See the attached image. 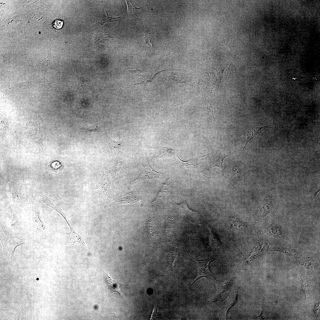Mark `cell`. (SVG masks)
<instances>
[{
    "instance_id": "obj_1",
    "label": "cell",
    "mask_w": 320,
    "mask_h": 320,
    "mask_svg": "<svg viewBox=\"0 0 320 320\" xmlns=\"http://www.w3.org/2000/svg\"><path fill=\"white\" fill-rule=\"evenodd\" d=\"M0 238L3 247V254L11 260L15 248L23 244L22 239L14 236H10L4 232L2 227L0 231Z\"/></svg>"
},
{
    "instance_id": "obj_2",
    "label": "cell",
    "mask_w": 320,
    "mask_h": 320,
    "mask_svg": "<svg viewBox=\"0 0 320 320\" xmlns=\"http://www.w3.org/2000/svg\"><path fill=\"white\" fill-rule=\"evenodd\" d=\"M189 256L195 260L198 265V276L194 282L190 286V288L192 285L198 280L201 278L205 277L208 279L214 280L215 278L214 274L210 270L209 265L215 260L213 257L203 260H198L193 257Z\"/></svg>"
},
{
    "instance_id": "obj_3",
    "label": "cell",
    "mask_w": 320,
    "mask_h": 320,
    "mask_svg": "<svg viewBox=\"0 0 320 320\" xmlns=\"http://www.w3.org/2000/svg\"><path fill=\"white\" fill-rule=\"evenodd\" d=\"M163 173L156 171L151 167L148 159L147 161L143 165L142 171L139 175L129 183L130 184H133L145 180L163 179Z\"/></svg>"
},
{
    "instance_id": "obj_4",
    "label": "cell",
    "mask_w": 320,
    "mask_h": 320,
    "mask_svg": "<svg viewBox=\"0 0 320 320\" xmlns=\"http://www.w3.org/2000/svg\"><path fill=\"white\" fill-rule=\"evenodd\" d=\"M233 284L232 279H226L218 285V289L212 303L222 302L225 300L230 295Z\"/></svg>"
},
{
    "instance_id": "obj_5",
    "label": "cell",
    "mask_w": 320,
    "mask_h": 320,
    "mask_svg": "<svg viewBox=\"0 0 320 320\" xmlns=\"http://www.w3.org/2000/svg\"><path fill=\"white\" fill-rule=\"evenodd\" d=\"M177 146L173 139L161 141L155 144L151 148L155 149L159 157H161L166 153L169 150L175 151Z\"/></svg>"
},
{
    "instance_id": "obj_6",
    "label": "cell",
    "mask_w": 320,
    "mask_h": 320,
    "mask_svg": "<svg viewBox=\"0 0 320 320\" xmlns=\"http://www.w3.org/2000/svg\"><path fill=\"white\" fill-rule=\"evenodd\" d=\"M144 200L143 197L139 194L137 192L134 190L132 192L127 193L125 196L118 200L111 205L126 204L141 205L140 203V201Z\"/></svg>"
},
{
    "instance_id": "obj_7",
    "label": "cell",
    "mask_w": 320,
    "mask_h": 320,
    "mask_svg": "<svg viewBox=\"0 0 320 320\" xmlns=\"http://www.w3.org/2000/svg\"><path fill=\"white\" fill-rule=\"evenodd\" d=\"M104 278L105 283L111 291V293L109 294V295L112 293L116 292L119 294L123 299L125 300L122 294L121 289L123 287L128 286L129 285L121 284L112 279L108 273H104Z\"/></svg>"
},
{
    "instance_id": "obj_8",
    "label": "cell",
    "mask_w": 320,
    "mask_h": 320,
    "mask_svg": "<svg viewBox=\"0 0 320 320\" xmlns=\"http://www.w3.org/2000/svg\"><path fill=\"white\" fill-rule=\"evenodd\" d=\"M179 161L181 166L186 171L189 173H193L199 162L204 159V156H201L199 157L191 159L189 160L185 161L181 160L178 156Z\"/></svg>"
},
{
    "instance_id": "obj_9",
    "label": "cell",
    "mask_w": 320,
    "mask_h": 320,
    "mask_svg": "<svg viewBox=\"0 0 320 320\" xmlns=\"http://www.w3.org/2000/svg\"><path fill=\"white\" fill-rule=\"evenodd\" d=\"M154 75L153 73L151 72L137 74L132 77L131 81L135 84H137L144 85L151 81Z\"/></svg>"
},
{
    "instance_id": "obj_10",
    "label": "cell",
    "mask_w": 320,
    "mask_h": 320,
    "mask_svg": "<svg viewBox=\"0 0 320 320\" xmlns=\"http://www.w3.org/2000/svg\"><path fill=\"white\" fill-rule=\"evenodd\" d=\"M223 305V311L227 317L228 311L231 308L237 303L238 300V293L236 291L233 292L226 299Z\"/></svg>"
},
{
    "instance_id": "obj_11",
    "label": "cell",
    "mask_w": 320,
    "mask_h": 320,
    "mask_svg": "<svg viewBox=\"0 0 320 320\" xmlns=\"http://www.w3.org/2000/svg\"><path fill=\"white\" fill-rule=\"evenodd\" d=\"M269 126H260L258 125H254L249 127L247 134V140L243 149L241 151L242 152L247 143L258 134L261 132V129L264 127H269Z\"/></svg>"
},
{
    "instance_id": "obj_12",
    "label": "cell",
    "mask_w": 320,
    "mask_h": 320,
    "mask_svg": "<svg viewBox=\"0 0 320 320\" xmlns=\"http://www.w3.org/2000/svg\"><path fill=\"white\" fill-rule=\"evenodd\" d=\"M207 224L210 231V244L207 249L209 250L219 249L221 247L222 243L217 234L213 230L208 223Z\"/></svg>"
},
{
    "instance_id": "obj_13",
    "label": "cell",
    "mask_w": 320,
    "mask_h": 320,
    "mask_svg": "<svg viewBox=\"0 0 320 320\" xmlns=\"http://www.w3.org/2000/svg\"><path fill=\"white\" fill-rule=\"evenodd\" d=\"M263 209V216L266 215L272 210L273 202L272 196L269 193H267L262 201Z\"/></svg>"
},
{
    "instance_id": "obj_14",
    "label": "cell",
    "mask_w": 320,
    "mask_h": 320,
    "mask_svg": "<svg viewBox=\"0 0 320 320\" xmlns=\"http://www.w3.org/2000/svg\"><path fill=\"white\" fill-rule=\"evenodd\" d=\"M105 137L108 145L111 148L118 149L124 145L125 141L124 139L116 140L110 138L106 135Z\"/></svg>"
},
{
    "instance_id": "obj_15",
    "label": "cell",
    "mask_w": 320,
    "mask_h": 320,
    "mask_svg": "<svg viewBox=\"0 0 320 320\" xmlns=\"http://www.w3.org/2000/svg\"><path fill=\"white\" fill-rule=\"evenodd\" d=\"M176 207H177L185 215L188 216H193L196 212L190 209L188 207L186 202L184 200L180 204L174 203Z\"/></svg>"
},
{
    "instance_id": "obj_16",
    "label": "cell",
    "mask_w": 320,
    "mask_h": 320,
    "mask_svg": "<svg viewBox=\"0 0 320 320\" xmlns=\"http://www.w3.org/2000/svg\"><path fill=\"white\" fill-rule=\"evenodd\" d=\"M231 225H234V226L231 227L233 228H234V229L238 230H241L240 228L242 227L245 228L247 227V224L245 222L239 220L237 218H231Z\"/></svg>"
},
{
    "instance_id": "obj_17",
    "label": "cell",
    "mask_w": 320,
    "mask_h": 320,
    "mask_svg": "<svg viewBox=\"0 0 320 320\" xmlns=\"http://www.w3.org/2000/svg\"><path fill=\"white\" fill-rule=\"evenodd\" d=\"M127 5V11L130 16H133L135 15L138 10L142 7H137L135 6L129 1L126 0Z\"/></svg>"
},
{
    "instance_id": "obj_18",
    "label": "cell",
    "mask_w": 320,
    "mask_h": 320,
    "mask_svg": "<svg viewBox=\"0 0 320 320\" xmlns=\"http://www.w3.org/2000/svg\"><path fill=\"white\" fill-rule=\"evenodd\" d=\"M105 15L103 16L100 19L99 23L102 25L104 24L106 22H113L115 21H119L117 19L123 18L121 17H112L109 16H108L106 14V12L105 11Z\"/></svg>"
},
{
    "instance_id": "obj_19",
    "label": "cell",
    "mask_w": 320,
    "mask_h": 320,
    "mask_svg": "<svg viewBox=\"0 0 320 320\" xmlns=\"http://www.w3.org/2000/svg\"><path fill=\"white\" fill-rule=\"evenodd\" d=\"M232 176L233 178L237 181H239L241 179V175L239 170V168L237 166H235L232 170Z\"/></svg>"
},
{
    "instance_id": "obj_20",
    "label": "cell",
    "mask_w": 320,
    "mask_h": 320,
    "mask_svg": "<svg viewBox=\"0 0 320 320\" xmlns=\"http://www.w3.org/2000/svg\"><path fill=\"white\" fill-rule=\"evenodd\" d=\"M63 21L59 20H55L52 23L54 27L57 29L61 28L63 26Z\"/></svg>"
},
{
    "instance_id": "obj_21",
    "label": "cell",
    "mask_w": 320,
    "mask_h": 320,
    "mask_svg": "<svg viewBox=\"0 0 320 320\" xmlns=\"http://www.w3.org/2000/svg\"><path fill=\"white\" fill-rule=\"evenodd\" d=\"M124 161H119L116 163V164L115 165V173L116 176V179L117 180L118 182V183H119V182H118V173H119V170H120V169H121V167L122 164Z\"/></svg>"
},
{
    "instance_id": "obj_22",
    "label": "cell",
    "mask_w": 320,
    "mask_h": 320,
    "mask_svg": "<svg viewBox=\"0 0 320 320\" xmlns=\"http://www.w3.org/2000/svg\"><path fill=\"white\" fill-rule=\"evenodd\" d=\"M145 41L146 47L149 48L151 47L152 46V44L150 41V37L147 32H145Z\"/></svg>"
},
{
    "instance_id": "obj_23",
    "label": "cell",
    "mask_w": 320,
    "mask_h": 320,
    "mask_svg": "<svg viewBox=\"0 0 320 320\" xmlns=\"http://www.w3.org/2000/svg\"><path fill=\"white\" fill-rule=\"evenodd\" d=\"M319 191H320V187L317 190V191L315 193H314L313 194V195L316 196L317 195V193L319 192Z\"/></svg>"
},
{
    "instance_id": "obj_24",
    "label": "cell",
    "mask_w": 320,
    "mask_h": 320,
    "mask_svg": "<svg viewBox=\"0 0 320 320\" xmlns=\"http://www.w3.org/2000/svg\"><path fill=\"white\" fill-rule=\"evenodd\" d=\"M263 311H262L260 316H258L257 317H262V313Z\"/></svg>"
}]
</instances>
